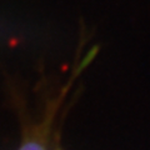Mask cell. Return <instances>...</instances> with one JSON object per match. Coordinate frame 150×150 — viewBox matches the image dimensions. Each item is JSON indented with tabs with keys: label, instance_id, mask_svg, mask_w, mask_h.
<instances>
[{
	"label": "cell",
	"instance_id": "2",
	"mask_svg": "<svg viewBox=\"0 0 150 150\" xmlns=\"http://www.w3.org/2000/svg\"><path fill=\"white\" fill-rule=\"evenodd\" d=\"M58 150H60V149H58Z\"/></svg>",
	"mask_w": 150,
	"mask_h": 150
},
{
	"label": "cell",
	"instance_id": "1",
	"mask_svg": "<svg viewBox=\"0 0 150 150\" xmlns=\"http://www.w3.org/2000/svg\"><path fill=\"white\" fill-rule=\"evenodd\" d=\"M69 91V86L65 88L55 99H51L41 114V119L31 121L23 129L21 142L18 150H58L54 148L53 135L56 116L62 108L64 98Z\"/></svg>",
	"mask_w": 150,
	"mask_h": 150
}]
</instances>
